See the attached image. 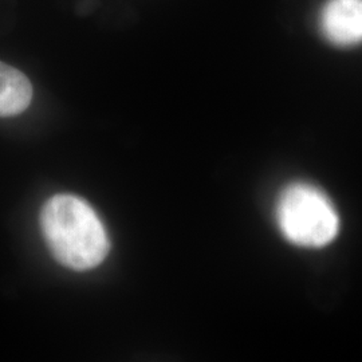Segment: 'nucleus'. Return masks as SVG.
Here are the masks:
<instances>
[{"instance_id": "nucleus-1", "label": "nucleus", "mask_w": 362, "mask_h": 362, "mask_svg": "<svg viewBox=\"0 0 362 362\" xmlns=\"http://www.w3.org/2000/svg\"><path fill=\"white\" fill-rule=\"evenodd\" d=\"M40 226L52 257L70 270L95 269L109 254L110 242L103 221L76 194L50 197L42 209Z\"/></svg>"}, {"instance_id": "nucleus-2", "label": "nucleus", "mask_w": 362, "mask_h": 362, "mask_svg": "<svg viewBox=\"0 0 362 362\" xmlns=\"http://www.w3.org/2000/svg\"><path fill=\"white\" fill-rule=\"evenodd\" d=\"M276 220L287 240L308 248L327 246L339 230V218L329 197L303 182L293 184L282 192Z\"/></svg>"}, {"instance_id": "nucleus-3", "label": "nucleus", "mask_w": 362, "mask_h": 362, "mask_svg": "<svg viewBox=\"0 0 362 362\" xmlns=\"http://www.w3.org/2000/svg\"><path fill=\"white\" fill-rule=\"evenodd\" d=\"M325 37L338 46L362 42V0H329L321 15Z\"/></svg>"}, {"instance_id": "nucleus-4", "label": "nucleus", "mask_w": 362, "mask_h": 362, "mask_svg": "<svg viewBox=\"0 0 362 362\" xmlns=\"http://www.w3.org/2000/svg\"><path fill=\"white\" fill-rule=\"evenodd\" d=\"M33 101L28 78L13 66L0 62V117L23 113Z\"/></svg>"}]
</instances>
